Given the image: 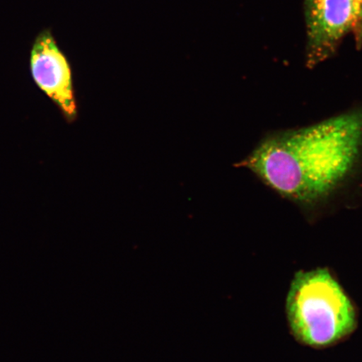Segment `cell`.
<instances>
[{"label": "cell", "mask_w": 362, "mask_h": 362, "mask_svg": "<svg viewBox=\"0 0 362 362\" xmlns=\"http://www.w3.org/2000/svg\"><path fill=\"white\" fill-rule=\"evenodd\" d=\"M237 166L308 216L356 200L362 188V103L264 135Z\"/></svg>", "instance_id": "obj_1"}, {"label": "cell", "mask_w": 362, "mask_h": 362, "mask_svg": "<svg viewBox=\"0 0 362 362\" xmlns=\"http://www.w3.org/2000/svg\"><path fill=\"white\" fill-rule=\"evenodd\" d=\"M289 329L302 345L324 349L341 342L358 324L356 307L327 269L300 271L286 298Z\"/></svg>", "instance_id": "obj_2"}, {"label": "cell", "mask_w": 362, "mask_h": 362, "mask_svg": "<svg viewBox=\"0 0 362 362\" xmlns=\"http://www.w3.org/2000/svg\"><path fill=\"white\" fill-rule=\"evenodd\" d=\"M307 45L305 64L309 69L332 58L339 44L354 28L351 0H305Z\"/></svg>", "instance_id": "obj_3"}, {"label": "cell", "mask_w": 362, "mask_h": 362, "mask_svg": "<svg viewBox=\"0 0 362 362\" xmlns=\"http://www.w3.org/2000/svg\"><path fill=\"white\" fill-rule=\"evenodd\" d=\"M30 70L36 87L51 99L67 122L75 121L78 104L71 66L47 31L35 40L30 52Z\"/></svg>", "instance_id": "obj_4"}, {"label": "cell", "mask_w": 362, "mask_h": 362, "mask_svg": "<svg viewBox=\"0 0 362 362\" xmlns=\"http://www.w3.org/2000/svg\"><path fill=\"white\" fill-rule=\"evenodd\" d=\"M354 8L355 23L352 34L354 35L356 48L362 47V0H351Z\"/></svg>", "instance_id": "obj_5"}]
</instances>
